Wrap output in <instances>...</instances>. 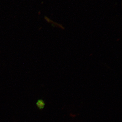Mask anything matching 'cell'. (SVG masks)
Returning a JSON list of instances; mask_svg holds the SVG:
<instances>
[{"label": "cell", "mask_w": 122, "mask_h": 122, "mask_svg": "<svg viewBox=\"0 0 122 122\" xmlns=\"http://www.w3.org/2000/svg\"><path fill=\"white\" fill-rule=\"evenodd\" d=\"M36 105L39 110H41L44 109L46 104L44 100L42 99H39L36 102Z\"/></svg>", "instance_id": "cell-1"}]
</instances>
